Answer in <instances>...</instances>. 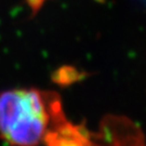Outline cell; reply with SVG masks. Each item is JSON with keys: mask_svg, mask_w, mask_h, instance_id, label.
Segmentation results:
<instances>
[{"mask_svg": "<svg viewBox=\"0 0 146 146\" xmlns=\"http://www.w3.org/2000/svg\"><path fill=\"white\" fill-rule=\"evenodd\" d=\"M142 2H144V3H146V0H141Z\"/></svg>", "mask_w": 146, "mask_h": 146, "instance_id": "3", "label": "cell"}, {"mask_svg": "<svg viewBox=\"0 0 146 146\" xmlns=\"http://www.w3.org/2000/svg\"><path fill=\"white\" fill-rule=\"evenodd\" d=\"M63 116L55 95L37 89L0 94V135L11 146H40Z\"/></svg>", "mask_w": 146, "mask_h": 146, "instance_id": "1", "label": "cell"}, {"mask_svg": "<svg viewBox=\"0 0 146 146\" xmlns=\"http://www.w3.org/2000/svg\"><path fill=\"white\" fill-rule=\"evenodd\" d=\"M44 144L48 146H89L81 133L65 121L64 116L49 132Z\"/></svg>", "mask_w": 146, "mask_h": 146, "instance_id": "2", "label": "cell"}]
</instances>
